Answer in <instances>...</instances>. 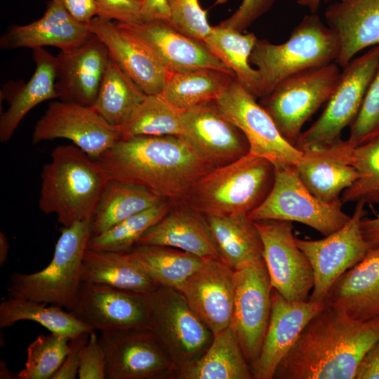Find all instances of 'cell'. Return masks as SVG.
<instances>
[{"instance_id": "obj_1", "label": "cell", "mask_w": 379, "mask_h": 379, "mask_svg": "<svg viewBox=\"0 0 379 379\" xmlns=\"http://www.w3.org/2000/svg\"><path fill=\"white\" fill-rule=\"evenodd\" d=\"M378 340L379 317L359 322L326 305L303 328L274 378L355 379Z\"/></svg>"}, {"instance_id": "obj_2", "label": "cell", "mask_w": 379, "mask_h": 379, "mask_svg": "<svg viewBox=\"0 0 379 379\" xmlns=\"http://www.w3.org/2000/svg\"><path fill=\"white\" fill-rule=\"evenodd\" d=\"M94 160L109 180L145 187L168 200L185 199L213 169L180 135L123 138Z\"/></svg>"}, {"instance_id": "obj_3", "label": "cell", "mask_w": 379, "mask_h": 379, "mask_svg": "<svg viewBox=\"0 0 379 379\" xmlns=\"http://www.w3.org/2000/svg\"><path fill=\"white\" fill-rule=\"evenodd\" d=\"M108 180L96 161L79 147L59 145L42 167L39 209L55 214L63 227L91 220Z\"/></svg>"}, {"instance_id": "obj_4", "label": "cell", "mask_w": 379, "mask_h": 379, "mask_svg": "<svg viewBox=\"0 0 379 379\" xmlns=\"http://www.w3.org/2000/svg\"><path fill=\"white\" fill-rule=\"evenodd\" d=\"M274 166L250 153L199 178L185 200L204 215L248 214L273 185Z\"/></svg>"}, {"instance_id": "obj_5", "label": "cell", "mask_w": 379, "mask_h": 379, "mask_svg": "<svg viewBox=\"0 0 379 379\" xmlns=\"http://www.w3.org/2000/svg\"><path fill=\"white\" fill-rule=\"evenodd\" d=\"M91 220L63 227L48 265L33 273L14 272L8 277V297L74 308L82 283L81 266L89 239Z\"/></svg>"}, {"instance_id": "obj_6", "label": "cell", "mask_w": 379, "mask_h": 379, "mask_svg": "<svg viewBox=\"0 0 379 379\" xmlns=\"http://www.w3.org/2000/svg\"><path fill=\"white\" fill-rule=\"evenodd\" d=\"M339 54L340 43L335 33L316 13H311L304 16L284 43L274 44L258 39L249 62L260 74L263 97L286 77L337 62Z\"/></svg>"}, {"instance_id": "obj_7", "label": "cell", "mask_w": 379, "mask_h": 379, "mask_svg": "<svg viewBox=\"0 0 379 379\" xmlns=\"http://www.w3.org/2000/svg\"><path fill=\"white\" fill-rule=\"evenodd\" d=\"M340 74L335 62L303 69L286 77L260 98V104L291 145H295L305 123L328 102Z\"/></svg>"}, {"instance_id": "obj_8", "label": "cell", "mask_w": 379, "mask_h": 379, "mask_svg": "<svg viewBox=\"0 0 379 379\" xmlns=\"http://www.w3.org/2000/svg\"><path fill=\"white\" fill-rule=\"evenodd\" d=\"M379 67V44L352 58L340 72L335 88L319 117L301 133L295 147L301 152L333 144L355 119Z\"/></svg>"}, {"instance_id": "obj_9", "label": "cell", "mask_w": 379, "mask_h": 379, "mask_svg": "<svg viewBox=\"0 0 379 379\" xmlns=\"http://www.w3.org/2000/svg\"><path fill=\"white\" fill-rule=\"evenodd\" d=\"M248 216L253 221L298 222L325 237L340 230L350 219L341 205L325 203L313 195L300 180L296 166L289 165L274 166L270 192Z\"/></svg>"}, {"instance_id": "obj_10", "label": "cell", "mask_w": 379, "mask_h": 379, "mask_svg": "<svg viewBox=\"0 0 379 379\" xmlns=\"http://www.w3.org/2000/svg\"><path fill=\"white\" fill-rule=\"evenodd\" d=\"M150 328L178 369L200 357L213 334L177 289L157 286L149 293Z\"/></svg>"}, {"instance_id": "obj_11", "label": "cell", "mask_w": 379, "mask_h": 379, "mask_svg": "<svg viewBox=\"0 0 379 379\" xmlns=\"http://www.w3.org/2000/svg\"><path fill=\"white\" fill-rule=\"evenodd\" d=\"M235 79L215 103L225 117L245 135L249 153L274 166H297L302 152L282 136L272 117Z\"/></svg>"}, {"instance_id": "obj_12", "label": "cell", "mask_w": 379, "mask_h": 379, "mask_svg": "<svg viewBox=\"0 0 379 379\" xmlns=\"http://www.w3.org/2000/svg\"><path fill=\"white\" fill-rule=\"evenodd\" d=\"M365 204L357 202L349 221L324 239L296 238L298 247L307 258L313 271L314 286L309 300L324 302L328 291L340 277L365 256L368 247L360 226L365 215Z\"/></svg>"}, {"instance_id": "obj_13", "label": "cell", "mask_w": 379, "mask_h": 379, "mask_svg": "<svg viewBox=\"0 0 379 379\" xmlns=\"http://www.w3.org/2000/svg\"><path fill=\"white\" fill-rule=\"evenodd\" d=\"M64 138L95 159L122 138L120 127L108 123L91 106L62 100L50 102L36 121L32 142Z\"/></svg>"}, {"instance_id": "obj_14", "label": "cell", "mask_w": 379, "mask_h": 379, "mask_svg": "<svg viewBox=\"0 0 379 379\" xmlns=\"http://www.w3.org/2000/svg\"><path fill=\"white\" fill-rule=\"evenodd\" d=\"M254 222L262 242V256L272 288L289 301L307 300L314 286L313 271L297 244L292 222L267 220Z\"/></svg>"}, {"instance_id": "obj_15", "label": "cell", "mask_w": 379, "mask_h": 379, "mask_svg": "<svg viewBox=\"0 0 379 379\" xmlns=\"http://www.w3.org/2000/svg\"><path fill=\"white\" fill-rule=\"evenodd\" d=\"M232 326L251 366L258 358L270 321L272 287L264 259L235 270Z\"/></svg>"}, {"instance_id": "obj_16", "label": "cell", "mask_w": 379, "mask_h": 379, "mask_svg": "<svg viewBox=\"0 0 379 379\" xmlns=\"http://www.w3.org/2000/svg\"><path fill=\"white\" fill-rule=\"evenodd\" d=\"M70 312L100 333L149 328V293L82 282Z\"/></svg>"}, {"instance_id": "obj_17", "label": "cell", "mask_w": 379, "mask_h": 379, "mask_svg": "<svg viewBox=\"0 0 379 379\" xmlns=\"http://www.w3.org/2000/svg\"><path fill=\"white\" fill-rule=\"evenodd\" d=\"M106 359V379H149L173 366L166 350L149 328L100 333Z\"/></svg>"}, {"instance_id": "obj_18", "label": "cell", "mask_w": 379, "mask_h": 379, "mask_svg": "<svg viewBox=\"0 0 379 379\" xmlns=\"http://www.w3.org/2000/svg\"><path fill=\"white\" fill-rule=\"evenodd\" d=\"M182 135L213 168L249 153L243 133L230 121L215 101L182 112Z\"/></svg>"}, {"instance_id": "obj_19", "label": "cell", "mask_w": 379, "mask_h": 379, "mask_svg": "<svg viewBox=\"0 0 379 379\" xmlns=\"http://www.w3.org/2000/svg\"><path fill=\"white\" fill-rule=\"evenodd\" d=\"M235 287V270L209 258L178 291L214 335L232 324Z\"/></svg>"}, {"instance_id": "obj_20", "label": "cell", "mask_w": 379, "mask_h": 379, "mask_svg": "<svg viewBox=\"0 0 379 379\" xmlns=\"http://www.w3.org/2000/svg\"><path fill=\"white\" fill-rule=\"evenodd\" d=\"M271 314L260 352L250 366L253 378H274L276 370L310 319L325 302H291L272 288Z\"/></svg>"}, {"instance_id": "obj_21", "label": "cell", "mask_w": 379, "mask_h": 379, "mask_svg": "<svg viewBox=\"0 0 379 379\" xmlns=\"http://www.w3.org/2000/svg\"><path fill=\"white\" fill-rule=\"evenodd\" d=\"M117 23L138 38L170 73L210 68L235 76L204 42L180 33L167 21L155 20L138 24Z\"/></svg>"}, {"instance_id": "obj_22", "label": "cell", "mask_w": 379, "mask_h": 379, "mask_svg": "<svg viewBox=\"0 0 379 379\" xmlns=\"http://www.w3.org/2000/svg\"><path fill=\"white\" fill-rule=\"evenodd\" d=\"M87 27L106 46L110 58L145 94L161 93L170 72L131 32L117 22L99 16Z\"/></svg>"}, {"instance_id": "obj_23", "label": "cell", "mask_w": 379, "mask_h": 379, "mask_svg": "<svg viewBox=\"0 0 379 379\" xmlns=\"http://www.w3.org/2000/svg\"><path fill=\"white\" fill-rule=\"evenodd\" d=\"M55 88L60 100L92 106L110 56L106 46L92 34L82 44L58 55Z\"/></svg>"}, {"instance_id": "obj_24", "label": "cell", "mask_w": 379, "mask_h": 379, "mask_svg": "<svg viewBox=\"0 0 379 379\" xmlns=\"http://www.w3.org/2000/svg\"><path fill=\"white\" fill-rule=\"evenodd\" d=\"M351 148L341 139L302 152L296 169L302 183L321 201L342 206L343 192L359 177L350 163Z\"/></svg>"}, {"instance_id": "obj_25", "label": "cell", "mask_w": 379, "mask_h": 379, "mask_svg": "<svg viewBox=\"0 0 379 379\" xmlns=\"http://www.w3.org/2000/svg\"><path fill=\"white\" fill-rule=\"evenodd\" d=\"M92 33L87 25L75 20L58 2L48 1L43 16L31 23L12 25L0 39V48L55 46L60 51L73 50L88 39Z\"/></svg>"}, {"instance_id": "obj_26", "label": "cell", "mask_w": 379, "mask_h": 379, "mask_svg": "<svg viewBox=\"0 0 379 379\" xmlns=\"http://www.w3.org/2000/svg\"><path fill=\"white\" fill-rule=\"evenodd\" d=\"M324 302L356 321L379 317V248H368L361 261L343 274Z\"/></svg>"}, {"instance_id": "obj_27", "label": "cell", "mask_w": 379, "mask_h": 379, "mask_svg": "<svg viewBox=\"0 0 379 379\" xmlns=\"http://www.w3.org/2000/svg\"><path fill=\"white\" fill-rule=\"evenodd\" d=\"M327 25L337 35L344 67L354 56L379 44V0H337L324 12Z\"/></svg>"}, {"instance_id": "obj_28", "label": "cell", "mask_w": 379, "mask_h": 379, "mask_svg": "<svg viewBox=\"0 0 379 379\" xmlns=\"http://www.w3.org/2000/svg\"><path fill=\"white\" fill-rule=\"evenodd\" d=\"M136 244L168 246L204 259H221L205 215L190 206L171 208Z\"/></svg>"}, {"instance_id": "obj_29", "label": "cell", "mask_w": 379, "mask_h": 379, "mask_svg": "<svg viewBox=\"0 0 379 379\" xmlns=\"http://www.w3.org/2000/svg\"><path fill=\"white\" fill-rule=\"evenodd\" d=\"M36 68L29 80L12 96L8 108L1 114L0 141L8 142L27 114L41 102L58 98L55 88L58 61L44 48L32 49Z\"/></svg>"}, {"instance_id": "obj_30", "label": "cell", "mask_w": 379, "mask_h": 379, "mask_svg": "<svg viewBox=\"0 0 379 379\" xmlns=\"http://www.w3.org/2000/svg\"><path fill=\"white\" fill-rule=\"evenodd\" d=\"M205 217L222 260L232 269L263 259L260 233L248 214Z\"/></svg>"}, {"instance_id": "obj_31", "label": "cell", "mask_w": 379, "mask_h": 379, "mask_svg": "<svg viewBox=\"0 0 379 379\" xmlns=\"http://www.w3.org/2000/svg\"><path fill=\"white\" fill-rule=\"evenodd\" d=\"M81 281L145 294L159 286L128 252L88 248L82 261Z\"/></svg>"}, {"instance_id": "obj_32", "label": "cell", "mask_w": 379, "mask_h": 379, "mask_svg": "<svg viewBox=\"0 0 379 379\" xmlns=\"http://www.w3.org/2000/svg\"><path fill=\"white\" fill-rule=\"evenodd\" d=\"M232 324L213 335L206 352L179 369L180 379L253 378Z\"/></svg>"}, {"instance_id": "obj_33", "label": "cell", "mask_w": 379, "mask_h": 379, "mask_svg": "<svg viewBox=\"0 0 379 379\" xmlns=\"http://www.w3.org/2000/svg\"><path fill=\"white\" fill-rule=\"evenodd\" d=\"M258 40L253 32H242L218 25L212 27L204 44L235 75L239 83L256 98L262 95L258 69L251 67L249 58Z\"/></svg>"}, {"instance_id": "obj_34", "label": "cell", "mask_w": 379, "mask_h": 379, "mask_svg": "<svg viewBox=\"0 0 379 379\" xmlns=\"http://www.w3.org/2000/svg\"><path fill=\"white\" fill-rule=\"evenodd\" d=\"M167 199L140 185L114 180L105 185L91 220L92 236Z\"/></svg>"}, {"instance_id": "obj_35", "label": "cell", "mask_w": 379, "mask_h": 379, "mask_svg": "<svg viewBox=\"0 0 379 379\" xmlns=\"http://www.w3.org/2000/svg\"><path fill=\"white\" fill-rule=\"evenodd\" d=\"M235 79L230 73L210 68L170 73L159 95L171 106L185 111L215 101Z\"/></svg>"}, {"instance_id": "obj_36", "label": "cell", "mask_w": 379, "mask_h": 379, "mask_svg": "<svg viewBox=\"0 0 379 379\" xmlns=\"http://www.w3.org/2000/svg\"><path fill=\"white\" fill-rule=\"evenodd\" d=\"M128 253L156 284L177 290L206 260L187 251L158 245L136 244Z\"/></svg>"}, {"instance_id": "obj_37", "label": "cell", "mask_w": 379, "mask_h": 379, "mask_svg": "<svg viewBox=\"0 0 379 379\" xmlns=\"http://www.w3.org/2000/svg\"><path fill=\"white\" fill-rule=\"evenodd\" d=\"M20 321H32L50 333L69 339L94 330L62 307L22 298L8 297L0 303V328L11 327Z\"/></svg>"}, {"instance_id": "obj_38", "label": "cell", "mask_w": 379, "mask_h": 379, "mask_svg": "<svg viewBox=\"0 0 379 379\" xmlns=\"http://www.w3.org/2000/svg\"><path fill=\"white\" fill-rule=\"evenodd\" d=\"M146 95L110 58L91 107L108 123L121 127Z\"/></svg>"}, {"instance_id": "obj_39", "label": "cell", "mask_w": 379, "mask_h": 379, "mask_svg": "<svg viewBox=\"0 0 379 379\" xmlns=\"http://www.w3.org/2000/svg\"><path fill=\"white\" fill-rule=\"evenodd\" d=\"M182 110L168 104L160 95H146L120 127L122 138L133 136L183 135Z\"/></svg>"}, {"instance_id": "obj_40", "label": "cell", "mask_w": 379, "mask_h": 379, "mask_svg": "<svg viewBox=\"0 0 379 379\" xmlns=\"http://www.w3.org/2000/svg\"><path fill=\"white\" fill-rule=\"evenodd\" d=\"M168 199L134 214L107 231L92 236L87 248L97 251L128 252L150 227L161 219L170 210Z\"/></svg>"}, {"instance_id": "obj_41", "label": "cell", "mask_w": 379, "mask_h": 379, "mask_svg": "<svg viewBox=\"0 0 379 379\" xmlns=\"http://www.w3.org/2000/svg\"><path fill=\"white\" fill-rule=\"evenodd\" d=\"M350 163L360 175L343 192V204L363 201L379 206V138L352 147Z\"/></svg>"}, {"instance_id": "obj_42", "label": "cell", "mask_w": 379, "mask_h": 379, "mask_svg": "<svg viewBox=\"0 0 379 379\" xmlns=\"http://www.w3.org/2000/svg\"><path fill=\"white\" fill-rule=\"evenodd\" d=\"M69 338L50 333L39 335L27 349L25 368L19 379H51L69 351Z\"/></svg>"}, {"instance_id": "obj_43", "label": "cell", "mask_w": 379, "mask_h": 379, "mask_svg": "<svg viewBox=\"0 0 379 379\" xmlns=\"http://www.w3.org/2000/svg\"><path fill=\"white\" fill-rule=\"evenodd\" d=\"M350 128V136L347 140L352 147L379 138V67Z\"/></svg>"}, {"instance_id": "obj_44", "label": "cell", "mask_w": 379, "mask_h": 379, "mask_svg": "<svg viewBox=\"0 0 379 379\" xmlns=\"http://www.w3.org/2000/svg\"><path fill=\"white\" fill-rule=\"evenodd\" d=\"M166 2L170 13L168 23L180 33L203 42L212 27L198 0H166Z\"/></svg>"}, {"instance_id": "obj_45", "label": "cell", "mask_w": 379, "mask_h": 379, "mask_svg": "<svg viewBox=\"0 0 379 379\" xmlns=\"http://www.w3.org/2000/svg\"><path fill=\"white\" fill-rule=\"evenodd\" d=\"M79 379H106V359L99 336L92 331L81 353Z\"/></svg>"}, {"instance_id": "obj_46", "label": "cell", "mask_w": 379, "mask_h": 379, "mask_svg": "<svg viewBox=\"0 0 379 379\" xmlns=\"http://www.w3.org/2000/svg\"><path fill=\"white\" fill-rule=\"evenodd\" d=\"M98 15L123 24L142 22L141 4L135 0H95Z\"/></svg>"}, {"instance_id": "obj_47", "label": "cell", "mask_w": 379, "mask_h": 379, "mask_svg": "<svg viewBox=\"0 0 379 379\" xmlns=\"http://www.w3.org/2000/svg\"><path fill=\"white\" fill-rule=\"evenodd\" d=\"M276 0H243L239 8L220 25L243 32L268 11Z\"/></svg>"}, {"instance_id": "obj_48", "label": "cell", "mask_w": 379, "mask_h": 379, "mask_svg": "<svg viewBox=\"0 0 379 379\" xmlns=\"http://www.w3.org/2000/svg\"><path fill=\"white\" fill-rule=\"evenodd\" d=\"M90 333H83L69 339L67 354L51 379H74L78 376L81 353Z\"/></svg>"}, {"instance_id": "obj_49", "label": "cell", "mask_w": 379, "mask_h": 379, "mask_svg": "<svg viewBox=\"0 0 379 379\" xmlns=\"http://www.w3.org/2000/svg\"><path fill=\"white\" fill-rule=\"evenodd\" d=\"M60 3L77 21L88 25L98 15L95 0H48Z\"/></svg>"}, {"instance_id": "obj_50", "label": "cell", "mask_w": 379, "mask_h": 379, "mask_svg": "<svg viewBox=\"0 0 379 379\" xmlns=\"http://www.w3.org/2000/svg\"><path fill=\"white\" fill-rule=\"evenodd\" d=\"M355 379H379V340L362 359Z\"/></svg>"}, {"instance_id": "obj_51", "label": "cell", "mask_w": 379, "mask_h": 379, "mask_svg": "<svg viewBox=\"0 0 379 379\" xmlns=\"http://www.w3.org/2000/svg\"><path fill=\"white\" fill-rule=\"evenodd\" d=\"M140 17L142 22L161 20L168 22L170 13L166 0H144L141 4Z\"/></svg>"}, {"instance_id": "obj_52", "label": "cell", "mask_w": 379, "mask_h": 379, "mask_svg": "<svg viewBox=\"0 0 379 379\" xmlns=\"http://www.w3.org/2000/svg\"><path fill=\"white\" fill-rule=\"evenodd\" d=\"M361 230L368 248H379V214L373 218H363Z\"/></svg>"}, {"instance_id": "obj_53", "label": "cell", "mask_w": 379, "mask_h": 379, "mask_svg": "<svg viewBox=\"0 0 379 379\" xmlns=\"http://www.w3.org/2000/svg\"><path fill=\"white\" fill-rule=\"evenodd\" d=\"M9 243L5 234L0 232V265H4L8 257Z\"/></svg>"}, {"instance_id": "obj_54", "label": "cell", "mask_w": 379, "mask_h": 379, "mask_svg": "<svg viewBox=\"0 0 379 379\" xmlns=\"http://www.w3.org/2000/svg\"><path fill=\"white\" fill-rule=\"evenodd\" d=\"M324 0H297L298 4L307 8L312 13H316Z\"/></svg>"}, {"instance_id": "obj_55", "label": "cell", "mask_w": 379, "mask_h": 379, "mask_svg": "<svg viewBox=\"0 0 379 379\" xmlns=\"http://www.w3.org/2000/svg\"><path fill=\"white\" fill-rule=\"evenodd\" d=\"M0 378H15V377H13V374L11 373L8 368L7 367L6 363L2 360L0 363Z\"/></svg>"}, {"instance_id": "obj_56", "label": "cell", "mask_w": 379, "mask_h": 379, "mask_svg": "<svg viewBox=\"0 0 379 379\" xmlns=\"http://www.w3.org/2000/svg\"><path fill=\"white\" fill-rule=\"evenodd\" d=\"M135 1H136L137 2L140 4H142L144 0H135Z\"/></svg>"}]
</instances>
